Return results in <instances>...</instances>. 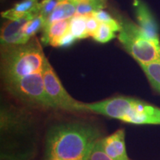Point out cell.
Returning <instances> with one entry per match:
<instances>
[{
	"instance_id": "6da1fadb",
	"label": "cell",
	"mask_w": 160,
	"mask_h": 160,
	"mask_svg": "<svg viewBox=\"0 0 160 160\" xmlns=\"http://www.w3.org/2000/svg\"><path fill=\"white\" fill-rule=\"evenodd\" d=\"M101 138L99 130L90 124L68 122L54 125L46 135L45 160H88Z\"/></svg>"
},
{
	"instance_id": "7a4b0ae2",
	"label": "cell",
	"mask_w": 160,
	"mask_h": 160,
	"mask_svg": "<svg viewBox=\"0 0 160 160\" xmlns=\"http://www.w3.org/2000/svg\"><path fill=\"white\" fill-rule=\"evenodd\" d=\"M88 113H97L133 125H160V108L136 98L117 96L85 103Z\"/></svg>"
},
{
	"instance_id": "3957f363",
	"label": "cell",
	"mask_w": 160,
	"mask_h": 160,
	"mask_svg": "<svg viewBox=\"0 0 160 160\" xmlns=\"http://www.w3.org/2000/svg\"><path fill=\"white\" fill-rule=\"evenodd\" d=\"M46 59L37 37L24 44L1 46V75L5 85L25 76L42 72Z\"/></svg>"
},
{
	"instance_id": "277c9868",
	"label": "cell",
	"mask_w": 160,
	"mask_h": 160,
	"mask_svg": "<svg viewBox=\"0 0 160 160\" xmlns=\"http://www.w3.org/2000/svg\"><path fill=\"white\" fill-rule=\"evenodd\" d=\"M121 31L118 39L126 51L140 64L160 61V42L148 37L137 24L126 18H120Z\"/></svg>"
},
{
	"instance_id": "5b68a950",
	"label": "cell",
	"mask_w": 160,
	"mask_h": 160,
	"mask_svg": "<svg viewBox=\"0 0 160 160\" xmlns=\"http://www.w3.org/2000/svg\"><path fill=\"white\" fill-rule=\"evenodd\" d=\"M5 87L11 94L23 103L44 110L55 109L45 91L42 72L19 78Z\"/></svg>"
},
{
	"instance_id": "8992f818",
	"label": "cell",
	"mask_w": 160,
	"mask_h": 160,
	"mask_svg": "<svg viewBox=\"0 0 160 160\" xmlns=\"http://www.w3.org/2000/svg\"><path fill=\"white\" fill-rule=\"evenodd\" d=\"M42 75L45 91L55 109L71 113H88L85 103L75 99L68 93L48 59H46Z\"/></svg>"
},
{
	"instance_id": "52a82bcc",
	"label": "cell",
	"mask_w": 160,
	"mask_h": 160,
	"mask_svg": "<svg viewBox=\"0 0 160 160\" xmlns=\"http://www.w3.org/2000/svg\"><path fill=\"white\" fill-rule=\"evenodd\" d=\"M33 12H30L22 18L8 20L1 29V46L20 45L28 42L25 38V29L27 24L35 17Z\"/></svg>"
},
{
	"instance_id": "ba28073f",
	"label": "cell",
	"mask_w": 160,
	"mask_h": 160,
	"mask_svg": "<svg viewBox=\"0 0 160 160\" xmlns=\"http://www.w3.org/2000/svg\"><path fill=\"white\" fill-rule=\"evenodd\" d=\"M125 139V130L122 128L102 139L104 151L113 160H131L126 151Z\"/></svg>"
},
{
	"instance_id": "9c48e42d",
	"label": "cell",
	"mask_w": 160,
	"mask_h": 160,
	"mask_svg": "<svg viewBox=\"0 0 160 160\" xmlns=\"http://www.w3.org/2000/svg\"><path fill=\"white\" fill-rule=\"evenodd\" d=\"M136 15L140 28L153 41L160 42L159 31L157 22L152 15L148 6L141 1H137L135 3Z\"/></svg>"
},
{
	"instance_id": "30bf717a",
	"label": "cell",
	"mask_w": 160,
	"mask_h": 160,
	"mask_svg": "<svg viewBox=\"0 0 160 160\" xmlns=\"http://www.w3.org/2000/svg\"><path fill=\"white\" fill-rule=\"evenodd\" d=\"M77 11V0H62L54 11L45 20L42 31L48 29L52 24L74 17Z\"/></svg>"
},
{
	"instance_id": "8fae6325",
	"label": "cell",
	"mask_w": 160,
	"mask_h": 160,
	"mask_svg": "<svg viewBox=\"0 0 160 160\" xmlns=\"http://www.w3.org/2000/svg\"><path fill=\"white\" fill-rule=\"evenodd\" d=\"M70 19L62 20L52 24L48 28L42 31V42L45 45L58 47L60 39L68 31Z\"/></svg>"
},
{
	"instance_id": "7c38bea8",
	"label": "cell",
	"mask_w": 160,
	"mask_h": 160,
	"mask_svg": "<svg viewBox=\"0 0 160 160\" xmlns=\"http://www.w3.org/2000/svg\"><path fill=\"white\" fill-rule=\"evenodd\" d=\"M40 1L41 0H22L11 9L2 12L1 16L8 20L18 19L33 11Z\"/></svg>"
},
{
	"instance_id": "4fadbf2b",
	"label": "cell",
	"mask_w": 160,
	"mask_h": 160,
	"mask_svg": "<svg viewBox=\"0 0 160 160\" xmlns=\"http://www.w3.org/2000/svg\"><path fill=\"white\" fill-rule=\"evenodd\" d=\"M107 5V0H77V11L75 15L87 16L103 10Z\"/></svg>"
},
{
	"instance_id": "5bb4252c",
	"label": "cell",
	"mask_w": 160,
	"mask_h": 160,
	"mask_svg": "<svg viewBox=\"0 0 160 160\" xmlns=\"http://www.w3.org/2000/svg\"><path fill=\"white\" fill-rule=\"evenodd\" d=\"M152 88L160 93V61L148 64H140Z\"/></svg>"
},
{
	"instance_id": "9a60e30c",
	"label": "cell",
	"mask_w": 160,
	"mask_h": 160,
	"mask_svg": "<svg viewBox=\"0 0 160 160\" xmlns=\"http://www.w3.org/2000/svg\"><path fill=\"white\" fill-rule=\"evenodd\" d=\"M86 22L87 16L75 15L70 19L68 31L77 39L88 37Z\"/></svg>"
},
{
	"instance_id": "2e32d148",
	"label": "cell",
	"mask_w": 160,
	"mask_h": 160,
	"mask_svg": "<svg viewBox=\"0 0 160 160\" xmlns=\"http://www.w3.org/2000/svg\"><path fill=\"white\" fill-rule=\"evenodd\" d=\"M62 0H41L32 11L35 15H40L46 20Z\"/></svg>"
},
{
	"instance_id": "e0dca14e",
	"label": "cell",
	"mask_w": 160,
	"mask_h": 160,
	"mask_svg": "<svg viewBox=\"0 0 160 160\" xmlns=\"http://www.w3.org/2000/svg\"><path fill=\"white\" fill-rule=\"evenodd\" d=\"M45 20L40 15H36L26 25L25 29V38L26 41L28 42L32 37H35V34L39 30L43 28Z\"/></svg>"
},
{
	"instance_id": "ac0fdd59",
	"label": "cell",
	"mask_w": 160,
	"mask_h": 160,
	"mask_svg": "<svg viewBox=\"0 0 160 160\" xmlns=\"http://www.w3.org/2000/svg\"><path fill=\"white\" fill-rule=\"evenodd\" d=\"M116 32L109 25H105V24L100 23L99 29L97 30V33L93 36V39L98 42L105 43L110 41V40L114 39L117 37L116 36Z\"/></svg>"
},
{
	"instance_id": "d6986e66",
	"label": "cell",
	"mask_w": 160,
	"mask_h": 160,
	"mask_svg": "<svg viewBox=\"0 0 160 160\" xmlns=\"http://www.w3.org/2000/svg\"><path fill=\"white\" fill-rule=\"evenodd\" d=\"M93 15L100 23L105 24V25H109L113 29L115 32H119L121 31V25H120L119 22H117V20L113 19L108 13H107L104 10H101L95 13H92Z\"/></svg>"
},
{
	"instance_id": "ffe728a7",
	"label": "cell",
	"mask_w": 160,
	"mask_h": 160,
	"mask_svg": "<svg viewBox=\"0 0 160 160\" xmlns=\"http://www.w3.org/2000/svg\"><path fill=\"white\" fill-rule=\"evenodd\" d=\"M101 138L96 144L88 160H113L104 151Z\"/></svg>"
},
{
	"instance_id": "44dd1931",
	"label": "cell",
	"mask_w": 160,
	"mask_h": 160,
	"mask_svg": "<svg viewBox=\"0 0 160 160\" xmlns=\"http://www.w3.org/2000/svg\"><path fill=\"white\" fill-rule=\"evenodd\" d=\"M100 25V22L93 15L90 14L87 15V22H86V26H87V31L89 37H93L97 33V30L99 29Z\"/></svg>"
},
{
	"instance_id": "7402d4cb",
	"label": "cell",
	"mask_w": 160,
	"mask_h": 160,
	"mask_svg": "<svg viewBox=\"0 0 160 160\" xmlns=\"http://www.w3.org/2000/svg\"><path fill=\"white\" fill-rule=\"evenodd\" d=\"M77 39L68 31L67 33L60 39L59 44H58V47H68L74 42Z\"/></svg>"
}]
</instances>
